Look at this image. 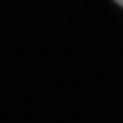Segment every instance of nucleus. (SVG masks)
Wrapping results in <instances>:
<instances>
[{"label": "nucleus", "mask_w": 123, "mask_h": 123, "mask_svg": "<svg viewBox=\"0 0 123 123\" xmlns=\"http://www.w3.org/2000/svg\"><path fill=\"white\" fill-rule=\"evenodd\" d=\"M115 1H116V3H118V4L123 6V0H115Z\"/></svg>", "instance_id": "f257e3e1"}]
</instances>
